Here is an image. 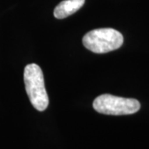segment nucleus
<instances>
[{"mask_svg": "<svg viewBox=\"0 0 149 149\" xmlns=\"http://www.w3.org/2000/svg\"><path fill=\"white\" fill-rule=\"evenodd\" d=\"M123 43V37L113 28H98L86 33L83 37V44L91 52L103 54L117 50Z\"/></svg>", "mask_w": 149, "mask_h": 149, "instance_id": "2", "label": "nucleus"}, {"mask_svg": "<svg viewBox=\"0 0 149 149\" xmlns=\"http://www.w3.org/2000/svg\"><path fill=\"white\" fill-rule=\"evenodd\" d=\"M95 110L108 115H127L137 113L140 109V103L134 99L101 95L93 102Z\"/></svg>", "mask_w": 149, "mask_h": 149, "instance_id": "3", "label": "nucleus"}, {"mask_svg": "<svg viewBox=\"0 0 149 149\" xmlns=\"http://www.w3.org/2000/svg\"><path fill=\"white\" fill-rule=\"evenodd\" d=\"M85 0H64L55 8L54 16L58 19H63L74 13L85 4Z\"/></svg>", "mask_w": 149, "mask_h": 149, "instance_id": "4", "label": "nucleus"}, {"mask_svg": "<svg viewBox=\"0 0 149 149\" xmlns=\"http://www.w3.org/2000/svg\"><path fill=\"white\" fill-rule=\"evenodd\" d=\"M24 83L28 98L38 111H44L49 104L48 95L42 69L37 64H29L24 69Z\"/></svg>", "mask_w": 149, "mask_h": 149, "instance_id": "1", "label": "nucleus"}]
</instances>
